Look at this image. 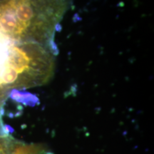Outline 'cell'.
Segmentation results:
<instances>
[{"mask_svg":"<svg viewBox=\"0 0 154 154\" xmlns=\"http://www.w3.org/2000/svg\"><path fill=\"white\" fill-rule=\"evenodd\" d=\"M72 0L0 2V34L16 42H35L54 49L56 28Z\"/></svg>","mask_w":154,"mask_h":154,"instance_id":"obj_1","label":"cell"},{"mask_svg":"<svg viewBox=\"0 0 154 154\" xmlns=\"http://www.w3.org/2000/svg\"><path fill=\"white\" fill-rule=\"evenodd\" d=\"M0 73L2 89L43 86L53 78L54 49L35 42H17L7 50Z\"/></svg>","mask_w":154,"mask_h":154,"instance_id":"obj_2","label":"cell"},{"mask_svg":"<svg viewBox=\"0 0 154 154\" xmlns=\"http://www.w3.org/2000/svg\"><path fill=\"white\" fill-rule=\"evenodd\" d=\"M2 1H4V0H0V2H2Z\"/></svg>","mask_w":154,"mask_h":154,"instance_id":"obj_3","label":"cell"}]
</instances>
